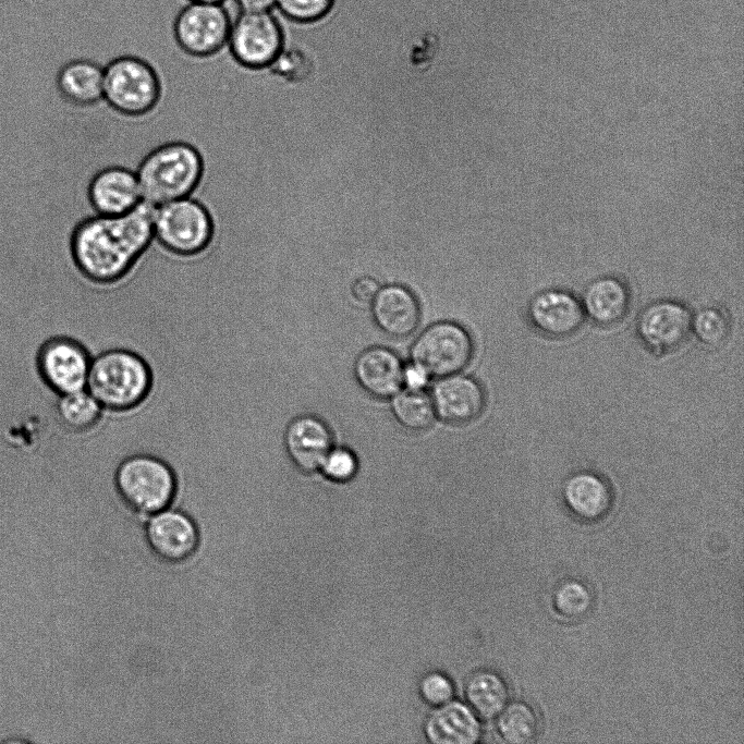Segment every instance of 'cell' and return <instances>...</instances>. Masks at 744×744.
<instances>
[{"instance_id": "cell-1", "label": "cell", "mask_w": 744, "mask_h": 744, "mask_svg": "<svg viewBox=\"0 0 744 744\" xmlns=\"http://www.w3.org/2000/svg\"><path fill=\"white\" fill-rule=\"evenodd\" d=\"M154 209L141 202L120 216L83 219L71 236L72 257L81 272L98 282L123 276L154 239Z\"/></svg>"}, {"instance_id": "cell-2", "label": "cell", "mask_w": 744, "mask_h": 744, "mask_svg": "<svg viewBox=\"0 0 744 744\" xmlns=\"http://www.w3.org/2000/svg\"><path fill=\"white\" fill-rule=\"evenodd\" d=\"M203 171L197 149L184 142L154 148L139 163L136 175L142 199L153 206L190 196Z\"/></svg>"}, {"instance_id": "cell-3", "label": "cell", "mask_w": 744, "mask_h": 744, "mask_svg": "<svg viewBox=\"0 0 744 744\" xmlns=\"http://www.w3.org/2000/svg\"><path fill=\"white\" fill-rule=\"evenodd\" d=\"M150 370L136 353L111 349L92 358L86 390L108 410L138 404L150 388Z\"/></svg>"}, {"instance_id": "cell-4", "label": "cell", "mask_w": 744, "mask_h": 744, "mask_svg": "<svg viewBox=\"0 0 744 744\" xmlns=\"http://www.w3.org/2000/svg\"><path fill=\"white\" fill-rule=\"evenodd\" d=\"M115 486L124 504L139 516L171 507L176 490L172 469L149 454H135L122 461L115 473Z\"/></svg>"}, {"instance_id": "cell-5", "label": "cell", "mask_w": 744, "mask_h": 744, "mask_svg": "<svg viewBox=\"0 0 744 744\" xmlns=\"http://www.w3.org/2000/svg\"><path fill=\"white\" fill-rule=\"evenodd\" d=\"M160 82L154 64L135 52H121L103 64V99L125 114H141L154 107Z\"/></svg>"}, {"instance_id": "cell-6", "label": "cell", "mask_w": 744, "mask_h": 744, "mask_svg": "<svg viewBox=\"0 0 744 744\" xmlns=\"http://www.w3.org/2000/svg\"><path fill=\"white\" fill-rule=\"evenodd\" d=\"M232 16L224 3L186 2L172 23L178 51L194 59H208L225 51Z\"/></svg>"}, {"instance_id": "cell-7", "label": "cell", "mask_w": 744, "mask_h": 744, "mask_svg": "<svg viewBox=\"0 0 744 744\" xmlns=\"http://www.w3.org/2000/svg\"><path fill=\"white\" fill-rule=\"evenodd\" d=\"M284 48V34L271 11H239L232 20L227 52L249 70L269 68Z\"/></svg>"}, {"instance_id": "cell-8", "label": "cell", "mask_w": 744, "mask_h": 744, "mask_svg": "<svg viewBox=\"0 0 744 744\" xmlns=\"http://www.w3.org/2000/svg\"><path fill=\"white\" fill-rule=\"evenodd\" d=\"M153 225L154 236L159 243L185 255L204 249L212 234L208 210L192 196L156 206Z\"/></svg>"}, {"instance_id": "cell-9", "label": "cell", "mask_w": 744, "mask_h": 744, "mask_svg": "<svg viewBox=\"0 0 744 744\" xmlns=\"http://www.w3.org/2000/svg\"><path fill=\"white\" fill-rule=\"evenodd\" d=\"M473 353L474 343L468 331L458 322L443 320L422 331L412 345L411 359L430 378L439 379L461 373Z\"/></svg>"}, {"instance_id": "cell-10", "label": "cell", "mask_w": 744, "mask_h": 744, "mask_svg": "<svg viewBox=\"0 0 744 744\" xmlns=\"http://www.w3.org/2000/svg\"><path fill=\"white\" fill-rule=\"evenodd\" d=\"M92 357L76 339L54 333L35 354V369L42 385L54 395L86 389Z\"/></svg>"}, {"instance_id": "cell-11", "label": "cell", "mask_w": 744, "mask_h": 744, "mask_svg": "<svg viewBox=\"0 0 744 744\" xmlns=\"http://www.w3.org/2000/svg\"><path fill=\"white\" fill-rule=\"evenodd\" d=\"M692 313L679 301L660 300L639 314L636 331L642 343L657 356L678 351L691 334Z\"/></svg>"}, {"instance_id": "cell-12", "label": "cell", "mask_w": 744, "mask_h": 744, "mask_svg": "<svg viewBox=\"0 0 744 744\" xmlns=\"http://www.w3.org/2000/svg\"><path fill=\"white\" fill-rule=\"evenodd\" d=\"M146 539L161 560L178 563L187 560L198 547L199 535L193 519L180 509H163L149 515Z\"/></svg>"}, {"instance_id": "cell-13", "label": "cell", "mask_w": 744, "mask_h": 744, "mask_svg": "<svg viewBox=\"0 0 744 744\" xmlns=\"http://www.w3.org/2000/svg\"><path fill=\"white\" fill-rule=\"evenodd\" d=\"M527 315L533 327L551 339L575 334L586 318L581 300L563 289H547L534 295Z\"/></svg>"}, {"instance_id": "cell-14", "label": "cell", "mask_w": 744, "mask_h": 744, "mask_svg": "<svg viewBox=\"0 0 744 744\" xmlns=\"http://www.w3.org/2000/svg\"><path fill=\"white\" fill-rule=\"evenodd\" d=\"M436 416L452 425L468 424L480 416L486 395L480 383L460 373L436 382L431 391Z\"/></svg>"}, {"instance_id": "cell-15", "label": "cell", "mask_w": 744, "mask_h": 744, "mask_svg": "<svg viewBox=\"0 0 744 744\" xmlns=\"http://www.w3.org/2000/svg\"><path fill=\"white\" fill-rule=\"evenodd\" d=\"M328 425L310 414L298 415L288 422L283 431V447L289 461L303 473H313L332 446Z\"/></svg>"}, {"instance_id": "cell-16", "label": "cell", "mask_w": 744, "mask_h": 744, "mask_svg": "<svg viewBox=\"0 0 744 744\" xmlns=\"http://www.w3.org/2000/svg\"><path fill=\"white\" fill-rule=\"evenodd\" d=\"M88 196L96 212L102 216L126 214L143 202L136 172L120 166L98 171L89 183Z\"/></svg>"}, {"instance_id": "cell-17", "label": "cell", "mask_w": 744, "mask_h": 744, "mask_svg": "<svg viewBox=\"0 0 744 744\" xmlns=\"http://www.w3.org/2000/svg\"><path fill=\"white\" fill-rule=\"evenodd\" d=\"M370 305L375 324L387 336L406 338L418 328L419 303L403 285L389 284L380 288Z\"/></svg>"}, {"instance_id": "cell-18", "label": "cell", "mask_w": 744, "mask_h": 744, "mask_svg": "<svg viewBox=\"0 0 744 744\" xmlns=\"http://www.w3.org/2000/svg\"><path fill=\"white\" fill-rule=\"evenodd\" d=\"M585 316L601 327H612L627 316L632 294L629 284L620 277L603 275L591 280L581 300Z\"/></svg>"}, {"instance_id": "cell-19", "label": "cell", "mask_w": 744, "mask_h": 744, "mask_svg": "<svg viewBox=\"0 0 744 744\" xmlns=\"http://www.w3.org/2000/svg\"><path fill=\"white\" fill-rule=\"evenodd\" d=\"M403 368L404 365L395 352L385 346H371L356 358L354 375L368 394L388 399L402 389Z\"/></svg>"}, {"instance_id": "cell-20", "label": "cell", "mask_w": 744, "mask_h": 744, "mask_svg": "<svg viewBox=\"0 0 744 744\" xmlns=\"http://www.w3.org/2000/svg\"><path fill=\"white\" fill-rule=\"evenodd\" d=\"M562 498L572 514L588 522L603 519L613 503V493L608 481L589 471H581L568 477L562 486Z\"/></svg>"}, {"instance_id": "cell-21", "label": "cell", "mask_w": 744, "mask_h": 744, "mask_svg": "<svg viewBox=\"0 0 744 744\" xmlns=\"http://www.w3.org/2000/svg\"><path fill=\"white\" fill-rule=\"evenodd\" d=\"M424 733L434 744H475L481 737V727L469 706L452 699L430 712Z\"/></svg>"}, {"instance_id": "cell-22", "label": "cell", "mask_w": 744, "mask_h": 744, "mask_svg": "<svg viewBox=\"0 0 744 744\" xmlns=\"http://www.w3.org/2000/svg\"><path fill=\"white\" fill-rule=\"evenodd\" d=\"M56 85L69 102L93 105L103 99V64L88 57L70 59L59 68Z\"/></svg>"}, {"instance_id": "cell-23", "label": "cell", "mask_w": 744, "mask_h": 744, "mask_svg": "<svg viewBox=\"0 0 744 744\" xmlns=\"http://www.w3.org/2000/svg\"><path fill=\"white\" fill-rule=\"evenodd\" d=\"M464 693L469 708L483 719L496 718L509 700L505 681L490 669L472 672L466 680Z\"/></svg>"}, {"instance_id": "cell-24", "label": "cell", "mask_w": 744, "mask_h": 744, "mask_svg": "<svg viewBox=\"0 0 744 744\" xmlns=\"http://www.w3.org/2000/svg\"><path fill=\"white\" fill-rule=\"evenodd\" d=\"M102 406L86 390L56 395L53 414L57 425L73 432L90 429L99 419Z\"/></svg>"}, {"instance_id": "cell-25", "label": "cell", "mask_w": 744, "mask_h": 744, "mask_svg": "<svg viewBox=\"0 0 744 744\" xmlns=\"http://www.w3.org/2000/svg\"><path fill=\"white\" fill-rule=\"evenodd\" d=\"M391 399V412L405 429L423 431L432 425L436 412L425 390H400Z\"/></svg>"}, {"instance_id": "cell-26", "label": "cell", "mask_w": 744, "mask_h": 744, "mask_svg": "<svg viewBox=\"0 0 744 744\" xmlns=\"http://www.w3.org/2000/svg\"><path fill=\"white\" fill-rule=\"evenodd\" d=\"M497 718L498 731L508 743L526 744L537 736L538 718L534 709L525 703L507 704Z\"/></svg>"}, {"instance_id": "cell-27", "label": "cell", "mask_w": 744, "mask_h": 744, "mask_svg": "<svg viewBox=\"0 0 744 744\" xmlns=\"http://www.w3.org/2000/svg\"><path fill=\"white\" fill-rule=\"evenodd\" d=\"M730 331V317L721 307H703L692 315L691 332L708 349H717L724 344Z\"/></svg>"}, {"instance_id": "cell-28", "label": "cell", "mask_w": 744, "mask_h": 744, "mask_svg": "<svg viewBox=\"0 0 744 744\" xmlns=\"http://www.w3.org/2000/svg\"><path fill=\"white\" fill-rule=\"evenodd\" d=\"M554 607L564 617L576 619L591 608L593 596L585 584L571 580L562 583L554 593Z\"/></svg>"}, {"instance_id": "cell-29", "label": "cell", "mask_w": 744, "mask_h": 744, "mask_svg": "<svg viewBox=\"0 0 744 744\" xmlns=\"http://www.w3.org/2000/svg\"><path fill=\"white\" fill-rule=\"evenodd\" d=\"M324 475L336 483H346L354 478L358 469L356 455L346 448H331L320 468Z\"/></svg>"}, {"instance_id": "cell-30", "label": "cell", "mask_w": 744, "mask_h": 744, "mask_svg": "<svg viewBox=\"0 0 744 744\" xmlns=\"http://www.w3.org/2000/svg\"><path fill=\"white\" fill-rule=\"evenodd\" d=\"M332 0H275V8L288 20L305 23L324 16Z\"/></svg>"}, {"instance_id": "cell-31", "label": "cell", "mask_w": 744, "mask_h": 744, "mask_svg": "<svg viewBox=\"0 0 744 744\" xmlns=\"http://www.w3.org/2000/svg\"><path fill=\"white\" fill-rule=\"evenodd\" d=\"M419 694L427 704L437 707L453 699L454 685L447 674L431 671L422 678Z\"/></svg>"}, {"instance_id": "cell-32", "label": "cell", "mask_w": 744, "mask_h": 744, "mask_svg": "<svg viewBox=\"0 0 744 744\" xmlns=\"http://www.w3.org/2000/svg\"><path fill=\"white\" fill-rule=\"evenodd\" d=\"M379 289L380 286L374 278L365 276L353 282L351 293L359 303L368 304L371 303Z\"/></svg>"}, {"instance_id": "cell-33", "label": "cell", "mask_w": 744, "mask_h": 744, "mask_svg": "<svg viewBox=\"0 0 744 744\" xmlns=\"http://www.w3.org/2000/svg\"><path fill=\"white\" fill-rule=\"evenodd\" d=\"M430 380L429 375L411 362L403 368V387L408 390H425Z\"/></svg>"}, {"instance_id": "cell-34", "label": "cell", "mask_w": 744, "mask_h": 744, "mask_svg": "<svg viewBox=\"0 0 744 744\" xmlns=\"http://www.w3.org/2000/svg\"><path fill=\"white\" fill-rule=\"evenodd\" d=\"M239 11H271L275 0H233Z\"/></svg>"}, {"instance_id": "cell-35", "label": "cell", "mask_w": 744, "mask_h": 744, "mask_svg": "<svg viewBox=\"0 0 744 744\" xmlns=\"http://www.w3.org/2000/svg\"><path fill=\"white\" fill-rule=\"evenodd\" d=\"M186 2H219L224 3L225 0H185Z\"/></svg>"}]
</instances>
